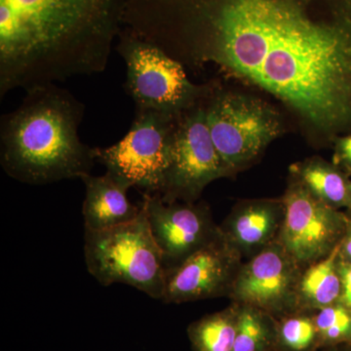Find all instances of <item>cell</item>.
I'll return each instance as SVG.
<instances>
[{
	"instance_id": "obj_1",
	"label": "cell",
	"mask_w": 351,
	"mask_h": 351,
	"mask_svg": "<svg viewBox=\"0 0 351 351\" xmlns=\"http://www.w3.org/2000/svg\"><path fill=\"white\" fill-rule=\"evenodd\" d=\"M138 27L180 63L213 61L351 130V0H142Z\"/></svg>"
},
{
	"instance_id": "obj_2",
	"label": "cell",
	"mask_w": 351,
	"mask_h": 351,
	"mask_svg": "<svg viewBox=\"0 0 351 351\" xmlns=\"http://www.w3.org/2000/svg\"><path fill=\"white\" fill-rule=\"evenodd\" d=\"M128 0H0V98L99 75Z\"/></svg>"
},
{
	"instance_id": "obj_3",
	"label": "cell",
	"mask_w": 351,
	"mask_h": 351,
	"mask_svg": "<svg viewBox=\"0 0 351 351\" xmlns=\"http://www.w3.org/2000/svg\"><path fill=\"white\" fill-rule=\"evenodd\" d=\"M22 104L2 115L0 164L24 184L82 180L91 174L94 147L78 135L85 106L69 90L48 84L27 90Z\"/></svg>"
},
{
	"instance_id": "obj_4",
	"label": "cell",
	"mask_w": 351,
	"mask_h": 351,
	"mask_svg": "<svg viewBox=\"0 0 351 351\" xmlns=\"http://www.w3.org/2000/svg\"><path fill=\"white\" fill-rule=\"evenodd\" d=\"M84 230L85 263L99 283L106 287L125 284L152 299H162L163 256L143 208L130 223L98 232Z\"/></svg>"
},
{
	"instance_id": "obj_5",
	"label": "cell",
	"mask_w": 351,
	"mask_h": 351,
	"mask_svg": "<svg viewBox=\"0 0 351 351\" xmlns=\"http://www.w3.org/2000/svg\"><path fill=\"white\" fill-rule=\"evenodd\" d=\"M117 39V51L126 64L124 89L136 110L176 117L193 105L200 89L189 82L179 61L125 27Z\"/></svg>"
},
{
	"instance_id": "obj_6",
	"label": "cell",
	"mask_w": 351,
	"mask_h": 351,
	"mask_svg": "<svg viewBox=\"0 0 351 351\" xmlns=\"http://www.w3.org/2000/svg\"><path fill=\"white\" fill-rule=\"evenodd\" d=\"M177 117L136 110L128 133L110 147H94L95 159L130 188L160 195Z\"/></svg>"
},
{
	"instance_id": "obj_7",
	"label": "cell",
	"mask_w": 351,
	"mask_h": 351,
	"mask_svg": "<svg viewBox=\"0 0 351 351\" xmlns=\"http://www.w3.org/2000/svg\"><path fill=\"white\" fill-rule=\"evenodd\" d=\"M176 119L169 167L161 199L193 203L209 182L228 174L215 147L204 108Z\"/></svg>"
},
{
	"instance_id": "obj_8",
	"label": "cell",
	"mask_w": 351,
	"mask_h": 351,
	"mask_svg": "<svg viewBox=\"0 0 351 351\" xmlns=\"http://www.w3.org/2000/svg\"><path fill=\"white\" fill-rule=\"evenodd\" d=\"M282 200L285 217L278 241L302 267L328 257L343 241L348 212L325 204L300 182Z\"/></svg>"
},
{
	"instance_id": "obj_9",
	"label": "cell",
	"mask_w": 351,
	"mask_h": 351,
	"mask_svg": "<svg viewBox=\"0 0 351 351\" xmlns=\"http://www.w3.org/2000/svg\"><path fill=\"white\" fill-rule=\"evenodd\" d=\"M304 269L280 242H274L242 263L228 298L279 319L299 311L298 285Z\"/></svg>"
},
{
	"instance_id": "obj_10",
	"label": "cell",
	"mask_w": 351,
	"mask_h": 351,
	"mask_svg": "<svg viewBox=\"0 0 351 351\" xmlns=\"http://www.w3.org/2000/svg\"><path fill=\"white\" fill-rule=\"evenodd\" d=\"M205 110L210 134L228 172L247 163L278 134V122L254 101L223 95Z\"/></svg>"
},
{
	"instance_id": "obj_11",
	"label": "cell",
	"mask_w": 351,
	"mask_h": 351,
	"mask_svg": "<svg viewBox=\"0 0 351 351\" xmlns=\"http://www.w3.org/2000/svg\"><path fill=\"white\" fill-rule=\"evenodd\" d=\"M152 235L163 256L166 276L195 252L221 237L219 226L205 204L166 203L159 195L143 193Z\"/></svg>"
},
{
	"instance_id": "obj_12",
	"label": "cell",
	"mask_w": 351,
	"mask_h": 351,
	"mask_svg": "<svg viewBox=\"0 0 351 351\" xmlns=\"http://www.w3.org/2000/svg\"><path fill=\"white\" fill-rule=\"evenodd\" d=\"M243 263L237 249L221 237L195 252L166 276L165 304L228 297Z\"/></svg>"
},
{
	"instance_id": "obj_13",
	"label": "cell",
	"mask_w": 351,
	"mask_h": 351,
	"mask_svg": "<svg viewBox=\"0 0 351 351\" xmlns=\"http://www.w3.org/2000/svg\"><path fill=\"white\" fill-rule=\"evenodd\" d=\"M285 208L281 201H253L232 210L219 226L223 239L242 257L252 258L278 241Z\"/></svg>"
},
{
	"instance_id": "obj_14",
	"label": "cell",
	"mask_w": 351,
	"mask_h": 351,
	"mask_svg": "<svg viewBox=\"0 0 351 351\" xmlns=\"http://www.w3.org/2000/svg\"><path fill=\"white\" fill-rule=\"evenodd\" d=\"M85 198L82 205L84 230H108L134 221L141 211V205H134L127 193L130 186L119 181L110 172L101 176H84Z\"/></svg>"
},
{
	"instance_id": "obj_15",
	"label": "cell",
	"mask_w": 351,
	"mask_h": 351,
	"mask_svg": "<svg viewBox=\"0 0 351 351\" xmlns=\"http://www.w3.org/2000/svg\"><path fill=\"white\" fill-rule=\"evenodd\" d=\"M339 245L328 257L306 267L298 285L299 311H314L341 302Z\"/></svg>"
},
{
	"instance_id": "obj_16",
	"label": "cell",
	"mask_w": 351,
	"mask_h": 351,
	"mask_svg": "<svg viewBox=\"0 0 351 351\" xmlns=\"http://www.w3.org/2000/svg\"><path fill=\"white\" fill-rule=\"evenodd\" d=\"M240 306L207 314L191 323L188 337L193 351H232L239 330Z\"/></svg>"
},
{
	"instance_id": "obj_17",
	"label": "cell",
	"mask_w": 351,
	"mask_h": 351,
	"mask_svg": "<svg viewBox=\"0 0 351 351\" xmlns=\"http://www.w3.org/2000/svg\"><path fill=\"white\" fill-rule=\"evenodd\" d=\"M300 182L318 199L351 213V180L336 166L308 162L298 169Z\"/></svg>"
},
{
	"instance_id": "obj_18",
	"label": "cell",
	"mask_w": 351,
	"mask_h": 351,
	"mask_svg": "<svg viewBox=\"0 0 351 351\" xmlns=\"http://www.w3.org/2000/svg\"><path fill=\"white\" fill-rule=\"evenodd\" d=\"M239 306V330L232 351L276 350V318L256 307Z\"/></svg>"
},
{
	"instance_id": "obj_19",
	"label": "cell",
	"mask_w": 351,
	"mask_h": 351,
	"mask_svg": "<svg viewBox=\"0 0 351 351\" xmlns=\"http://www.w3.org/2000/svg\"><path fill=\"white\" fill-rule=\"evenodd\" d=\"M276 350H320L319 337L311 311H297L277 319Z\"/></svg>"
},
{
	"instance_id": "obj_20",
	"label": "cell",
	"mask_w": 351,
	"mask_h": 351,
	"mask_svg": "<svg viewBox=\"0 0 351 351\" xmlns=\"http://www.w3.org/2000/svg\"><path fill=\"white\" fill-rule=\"evenodd\" d=\"M320 348L351 343V311L341 302L311 311Z\"/></svg>"
},
{
	"instance_id": "obj_21",
	"label": "cell",
	"mask_w": 351,
	"mask_h": 351,
	"mask_svg": "<svg viewBox=\"0 0 351 351\" xmlns=\"http://www.w3.org/2000/svg\"><path fill=\"white\" fill-rule=\"evenodd\" d=\"M338 267L341 282V302L351 309V263L341 260L339 255Z\"/></svg>"
},
{
	"instance_id": "obj_22",
	"label": "cell",
	"mask_w": 351,
	"mask_h": 351,
	"mask_svg": "<svg viewBox=\"0 0 351 351\" xmlns=\"http://www.w3.org/2000/svg\"><path fill=\"white\" fill-rule=\"evenodd\" d=\"M336 160L351 172V135L339 138L337 144Z\"/></svg>"
},
{
	"instance_id": "obj_23",
	"label": "cell",
	"mask_w": 351,
	"mask_h": 351,
	"mask_svg": "<svg viewBox=\"0 0 351 351\" xmlns=\"http://www.w3.org/2000/svg\"><path fill=\"white\" fill-rule=\"evenodd\" d=\"M350 215V223H348L345 237L339 244V258L348 263H351V213Z\"/></svg>"
},
{
	"instance_id": "obj_24",
	"label": "cell",
	"mask_w": 351,
	"mask_h": 351,
	"mask_svg": "<svg viewBox=\"0 0 351 351\" xmlns=\"http://www.w3.org/2000/svg\"><path fill=\"white\" fill-rule=\"evenodd\" d=\"M318 351H351V343H339L326 348H320Z\"/></svg>"
},
{
	"instance_id": "obj_25",
	"label": "cell",
	"mask_w": 351,
	"mask_h": 351,
	"mask_svg": "<svg viewBox=\"0 0 351 351\" xmlns=\"http://www.w3.org/2000/svg\"><path fill=\"white\" fill-rule=\"evenodd\" d=\"M271 351H279V350H271Z\"/></svg>"
},
{
	"instance_id": "obj_26",
	"label": "cell",
	"mask_w": 351,
	"mask_h": 351,
	"mask_svg": "<svg viewBox=\"0 0 351 351\" xmlns=\"http://www.w3.org/2000/svg\"><path fill=\"white\" fill-rule=\"evenodd\" d=\"M350 311H351V309H350Z\"/></svg>"
}]
</instances>
